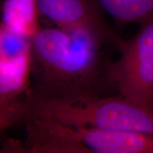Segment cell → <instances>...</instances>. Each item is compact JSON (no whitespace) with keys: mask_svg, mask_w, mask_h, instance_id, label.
<instances>
[{"mask_svg":"<svg viewBox=\"0 0 153 153\" xmlns=\"http://www.w3.org/2000/svg\"><path fill=\"white\" fill-rule=\"evenodd\" d=\"M30 50L14 60L0 62V129L14 126L17 106L30 85Z\"/></svg>","mask_w":153,"mask_h":153,"instance_id":"cell-6","label":"cell"},{"mask_svg":"<svg viewBox=\"0 0 153 153\" xmlns=\"http://www.w3.org/2000/svg\"><path fill=\"white\" fill-rule=\"evenodd\" d=\"M41 15L68 32H83L101 46L114 48L118 53L126 43L111 27L97 0H37Z\"/></svg>","mask_w":153,"mask_h":153,"instance_id":"cell-4","label":"cell"},{"mask_svg":"<svg viewBox=\"0 0 153 153\" xmlns=\"http://www.w3.org/2000/svg\"><path fill=\"white\" fill-rule=\"evenodd\" d=\"M1 24L31 40L41 28L37 0H4Z\"/></svg>","mask_w":153,"mask_h":153,"instance_id":"cell-7","label":"cell"},{"mask_svg":"<svg viewBox=\"0 0 153 153\" xmlns=\"http://www.w3.org/2000/svg\"><path fill=\"white\" fill-rule=\"evenodd\" d=\"M65 126L68 137L82 153H153L151 134Z\"/></svg>","mask_w":153,"mask_h":153,"instance_id":"cell-5","label":"cell"},{"mask_svg":"<svg viewBox=\"0 0 153 153\" xmlns=\"http://www.w3.org/2000/svg\"><path fill=\"white\" fill-rule=\"evenodd\" d=\"M106 12L120 24H140L153 17V0H97Z\"/></svg>","mask_w":153,"mask_h":153,"instance_id":"cell-8","label":"cell"},{"mask_svg":"<svg viewBox=\"0 0 153 153\" xmlns=\"http://www.w3.org/2000/svg\"><path fill=\"white\" fill-rule=\"evenodd\" d=\"M41 116L73 128L120 130L153 135V104L136 102L119 94L69 101L37 99L24 94L17 107L14 125Z\"/></svg>","mask_w":153,"mask_h":153,"instance_id":"cell-2","label":"cell"},{"mask_svg":"<svg viewBox=\"0 0 153 153\" xmlns=\"http://www.w3.org/2000/svg\"><path fill=\"white\" fill-rule=\"evenodd\" d=\"M101 48L83 32L41 27L30 40V85L25 94L69 101L118 94L113 61Z\"/></svg>","mask_w":153,"mask_h":153,"instance_id":"cell-1","label":"cell"},{"mask_svg":"<svg viewBox=\"0 0 153 153\" xmlns=\"http://www.w3.org/2000/svg\"><path fill=\"white\" fill-rule=\"evenodd\" d=\"M30 50V40L0 26V62L14 60Z\"/></svg>","mask_w":153,"mask_h":153,"instance_id":"cell-9","label":"cell"},{"mask_svg":"<svg viewBox=\"0 0 153 153\" xmlns=\"http://www.w3.org/2000/svg\"><path fill=\"white\" fill-rule=\"evenodd\" d=\"M138 31L126 41L120 56L111 67L118 94L130 100L153 104V17L139 24Z\"/></svg>","mask_w":153,"mask_h":153,"instance_id":"cell-3","label":"cell"}]
</instances>
